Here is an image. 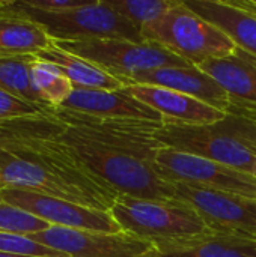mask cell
Returning <instances> with one entry per match:
<instances>
[{"label": "cell", "mask_w": 256, "mask_h": 257, "mask_svg": "<svg viewBox=\"0 0 256 257\" xmlns=\"http://www.w3.org/2000/svg\"><path fill=\"white\" fill-rule=\"evenodd\" d=\"M0 188H20L107 211L104 205L56 170L23 155L0 151ZM109 212V211H107Z\"/></svg>", "instance_id": "obj_10"}, {"label": "cell", "mask_w": 256, "mask_h": 257, "mask_svg": "<svg viewBox=\"0 0 256 257\" xmlns=\"http://www.w3.org/2000/svg\"><path fill=\"white\" fill-rule=\"evenodd\" d=\"M122 89L128 95L160 113L164 119V123L210 125L223 120L228 114L226 111L208 105L193 96L158 86L131 84Z\"/></svg>", "instance_id": "obj_13"}, {"label": "cell", "mask_w": 256, "mask_h": 257, "mask_svg": "<svg viewBox=\"0 0 256 257\" xmlns=\"http://www.w3.org/2000/svg\"><path fill=\"white\" fill-rule=\"evenodd\" d=\"M30 78L33 89L42 102L53 108L60 107L74 90L71 81L65 77L59 66L38 57L32 65Z\"/></svg>", "instance_id": "obj_20"}, {"label": "cell", "mask_w": 256, "mask_h": 257, "mask_svg": "<svg viewBox=\"0 0 256 257\" xmlns=\"http://www.w3.org/2000/svg\"><path fill=\"white\" fill-rule=\"evenodd\" d=\"M237 6H240L241 9L249 11L250 14H253L256 17V0H232Z\"/></svg>", "instance_id": "obj_27"}, {"label": "cell", "mask_w": 256, "mask_h": 257, "mask_svg": "<svg viewBox=\"0 0 256 257\" xmlns=\"http://www.w3.org/2000/svg\"><path fill=\"white\" fill-rule=\"evenodd\" d=\"M109 212L122 232L154 245L213 232L192 206L180 200H143L119 194Z\"/></svg>", "instance_id": "obj_4"}, {"label": "cell", "mask_w": 256, "mask_h": 257, "mask_svg": "<svg viewBox=\"0 0 256 257\" xmlns=\"http://www.w3.org/2000/svg\"><path fill=\"white\" fill-rule=\"evenodd\" d=\"M60 108L118 120H146L155 123H164L160 113L149 105L140 102L134 96L128 95L124 89L119 90H86L74 89Z\"/></svg>", "instance_id": "obj_14"}, {"label": "cell", "mask_w": 256, "mask_h": 257, "mask_svg": "<svg viewBox=\"0 0 256 257\" xmlns=\"http://www.w3.org/2000/svg\"><path fill=\"white\" fill-rule=\"evenodd\" d=\"M53 107L41 105L0 89V122L51 113Z\"/></svg>", "instance_id": "obj_25"}, {"label": "cell", "mask_w": 256, "mask_h": 257, "mask_svg": "<svg viewBox=\"0 0 256 257\" xmlns=\"http://www.w3.org/2000/svg\"><path fill=\"white\" fill-rule=\"evenodd\" d=\"M140 33L143 41L160 44L195 66L225 57L237 48L228 35L180 0L161 18L142 27Z\"/></svg>", "instance_id": "obj_5"}, {"label": "cell", "mask_w": 256, "mask_h": 257, "mask_svg": "<svg viewBox=\"0 0 256 257\" xmlns=\"http://www.w3.org/2000/svg\"><path fill=\"white\" fill-rule=\"evenodd\" d=\"M107 3L140 30L161 18L178 0H107Z\"/></svg>", "instance_id": "obj_22"}, {"label": "cell", "mask_w": 256, "mask_h": 257, "mask_svg": "<svg viewBox=\"0 0 256 257\" xmlns=\"http://www.w3.org/2000/svg\"><path fill=\"white\" fill-rule=\"evenodd\" d=\"M175 200L192 206L213 232L256 239V200L196 184L174 182Z\"/></svg>", "instance_id": "obj_8"}, {"label": "cell", "mask_w": 256, "mask_h": 257, "mask_svg": "<svg viewBox=\"0 0 256 257\" xmlns=\"http://www.w3.org/2000/svg\"><path fill=\"white\" fill-rule=\"evenodd\" d=\"M231 96L232 110H256V56L237 47L231 54L198 66Z\"/></svg>", "instance_id": "obj_15"}, {"label": "cell", "mask_w": 256, "mask_h": 257, "mask_svg": "<svg viewBox=\"0 0 256 257\" xmlns=\"http://www.w3.org/2000/svg\"><path fill=\"white\" fill-rule=\"evenodd\" d=\"M51 44V38L35 21L0 12V54L36 56Z\"/></svg>", "instance_id": "obj_19"}, {"label": "cell", "mask_w": 256, "mask_h": 257, "mask_svg": "<svg viewBox=\"0 0 256 257\" xmlns=\"http://www.w3.org/2000/svg\"><path fill=\"white\" fill-rule=\"evenodd\" d=\"M0 253L9 254H24L35 257H68L63 253H59L53 248H48L29 236L0 232Z\"/></svg>", "instance_id": "obj_24"}, {"label": "cell", "mask_w": 256, "mask_h": 257, "mask_svg": "<svg viewBox=\"0 0 256 257\" xmlns=\"http://www.w3.org/2000/svg\"><path fill=\"white\" fill-rule=\"evenodd\" d=\"M2 5H3V2H0V9H2Z\"/></svg>", "instance_id": "obj_30"}, {"label": "cell", "mask_w": 256, "mask_h": 257, "mask_svg": "<svg viewBox=\"0 0 256 257\" xmlns=\"http://www.w3.org/2000/svg\"><path fill=\"white\" fill-rule=\"evenodd\" d=\"M0 257H35V256H24V254H9V253H0Z\"/></svg>", "instance_id": "obj_28"}, {"label": "cell", "mask_w": 256, "mask_h": 257, "mask_svg": "<svg viewBox=\"0 0 256 257\" xmlns=\"http://www.w3.org/2000/svg\"><path fill=\"white\" fill-rule=\"evenodd\" d=\"M154 137L164 148L208 158L253 175L256 119L228 113L223 120L210 125L163 123Z\"/></svg>", "instance_id": "obj_1"}, {"label": "cell", "mask_w": 256, "mask_h": 257, "mask_svg": "<svg viewBox=\"0 0 256 257\" xmlns=\"http://www.w3.org/2000/svg\"><path fill=\"white\" fill-rule=\"evenodd\" d=\"M59 140L94 176L118 194L143 200H175L174 182L163 179L152 161L97 145L69 126Z\"/></svg>", "instance_id": "obj_2"}, {"label": "cell", "mask_w": 256, "mask_h": 257, "mask_svg": "<svg viewBox=\"0 0 256 257\" xmlns=\"http://www.w3.org/2000/svg\"><path fill=\"white\" fill-rule=\"evenodd\" d=\"M23 2L29 8H33L42 12H50V14L71 11L88 3V0L86 2H81V0H23Z\"/></svg>", "instance_id": "obj_26"}, {"label": "cell", "mask_w": 256, "mask_h": 257, "mask_svg": "<svg viewBox=\"0 0 256 257\" xmlns=\"http://www.w3.org/2000/svg\"><path fill=\"white\" fill-rule=\"evenodd\" d=\"M131 84H148L170 89L193 96L226 113H229L232 107V99L228 92L213 77H210L195 65L169 66L142 72L125 80L124 87Z\"/></svg>", "instance_id": "obj_12"}, {"label": "cell", "mask_w": 256, "mask_h": 257, "mask_svg": "<svg viewBox=\"0 0 256 257\" xmlns=\"http://www.w3.org/2000/svg\"><path fill=\"white\" fill-rule=\"evenodd\" d=\"M29 238L68 257H145L154 248L152 242L125 232L100 233L57 226H50Z\"/></svg>", "instance_id": "obj_11"}, {"label": "cell", "mask_w": 256, "mask_h": 257, "mask_svg": "<svg viewBox=\"0 0 256 257\" xmlns=\"http://www.w3.org/2000/svg\"><path fill=\"white\" fill-rule=\"evenodd\" d=\"M184 5L228 35L237 47L256 56V17L253 14L241 9L232 0H184Z\"/></svg>", "instance_id": "obj_17"}, {"label": "cell", "mask_w": 256, "mask_h": 257, "mask_svg": "<svg viewBox=\"0 0 256 257\" xmlns=\"http://www.w3.org/2000/svg\"><path fill=\"white\" fill-rule=\"evenodd\" d=\"M0 202L21 209L50 226L100 232L119 233V224L107 211L92 209L74 202L45 196L20 188H0Z\"/></svg>", "instance_id": "obj_9"}, {"label": "cell", "mask_w": 256, "mask_h": 257, "mask_svg": "<svg viewBox=\"0 0 256 257\" xmlns=\"http://www.w3.org/2000/svg\"><path fill=\"white\" fill-rule=\"evenodd\" d=\"M157 173L169 182L196 184L256 200V176L198 155L161 146L154 158Z\"/></svg>", "instance_id": "obj_7"}, {"label": "cell", "mask_w": 256, "mask_h": 257, "mask_svg": "<svg viewBox=\"0 0 256 257\" xmlns=\"http://www.w3.org/2000/svg\"><path fill=\"white\" fill-rule=\"evenodd\" d=\"M0 12L35 21L54 42L81 39H125L145 42L140 30L121 17L107 0L88 2L80 8L54 14L29 8L23 0H15L3 2Z\"/></svg>", "instance_id": "obj_3"}, {"label": "cell", "mask_w": 256, "mask_h": 257, "mask_svg": "<svg viewBox=\"0 0 256 257\" xmlns=\"http://www.w3.org/2000/svg\"><path fill=\"white\" fill-rule=\"evenodd\" d=\"M54 42V41H53ZM59 48L80 56L104 69L122 84L125 80L148 71L169 66H190L155 42H131L125 39H81L54 42Z\"/></svg>", "instance_id": "obj_6"}, {"label": "cell", "mask_w": 256, "mask_h": 257, "mask_svg": "<svg viewBox=\"0 0 256 257\" xmlns=\"http://www.w3.org/2000/svg\"><path fill=\"white\" fill-rule=\"evenodd\" d=\"M36 56H5L0 54V89L27 101L47 105L33 89L30 71ZM50 107V105H48Z\"/></svg>", "instance_id": "obj_21"}, {"label": "cell", "mask_w": 256, "mask_h": 257, "mask_svg": "<svg viewBox=\"0 0 256 257\" xmlns=\"http://www.w3.org/2000/svg\"><path fill=\"white\" fill-rule=\"evenodd\" d=\"M145 257H256V239L211 232L157 244Z\"/></svg>", "instance_id": "obj_16"}, {"label": "cell", "mask_w": 256, "mask_h": 257, "mask_svg": "<svg viewBox=\"0 0 256 257\" xmlns=\"http://www.w3.org/2000/svg\"><path fill=\"white\" fill-rule=\"evenodd\" d=\"M50 224L11 205L0 202V232L30 236L48 229Z\"/></svg>", "instance_id": "obj_23"}, {"label": "cell", "mask_w": 256, "mask_h": 257, "mask_svg": "<svg viewBox=\"0 0 256 257\" xmlns=\"http://www.w3.org/2000/svg\"><path fill=\"white\" fill-rule=\"evenodd\" d=\"M38 59L54 63L62 69L65 77L71 81L74 89H86V90H119L124 84L106 72L104 69L98 68L97 65L91 63L89 60L68 53L54 42L36 54Z\"/></svg>", "instance_id": "obj_18"}, {"label": "cell", "mask_w": 256, "mask_h": 257, "mask_svg": "<svg viewBox=\"0 0 256 257\" xmlns=\"http://www.w3.org/2000/svg\"><path fill=\"white\" fill-rule=\"evenodd\" d=\"M253 175L256 176V164H255V167H253Z\"/></svg>", "instance_id": "obj_29"}]
</instances>
